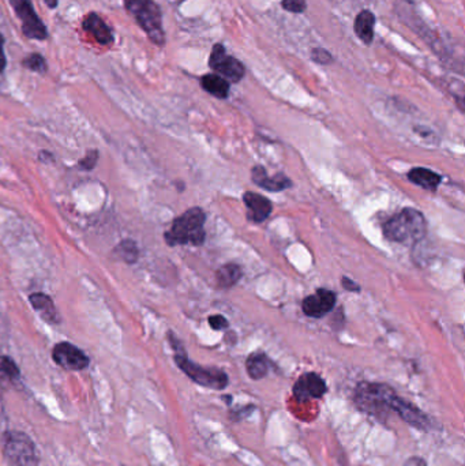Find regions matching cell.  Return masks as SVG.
<instances>
[{
  "instance_id": "cell-32",
  "label": "cell",
  "mask_w": 465,
  "mask_h": 466,
  "mask_svg": "<svg viewBox=\"0 0 465 466\" xmlns=\"http://www.w3.org/2000/svg\"><path fill=\"white\" fill-rule=\"evenodd\" d=\"M51 10L56 8L59 6V0H43Z\"/></svg>"
},
{
  "instance_id": "cell-24",
  "label": "cell",
  "mask_w": 465,
  "mask_h": 466,
  "mask_svg": "<svg viewBox=\"0 0 465 466\" xmlns=\"http://www.w3.org/2000/svg\"><path fill=\"white\" fill-rule=\"evenodd\" d=\"M20 376L17 364L7 356H0V378L15 379Z\"/></svg>"
},
{
  "instance_id": "cell-28",
  "label": "cell",
  "mask_w": 465,
  "mask_h": 466,
  "mask_svg": "<svg viewBox=\"0 0 465 466\" xmlns=\"http://www.w3.org/2000/svg\"><path fill=\"white\" fill-rule=\"evenodd\" d=\"M209 325L214 330H224L228 327V322L223 315H211L209 318Z\"/></svg>"
},
{
  "instance_id": "cell-20",
  "label": "cell",
  "mask_w": 465,
  "mask_h": 466,
  "mask_svg": "<svg viewBox=\"0 0 465 466\" xmlns=\"http://www.w3.org/2000/svg\"><path fill=\"white\" fill-rule=\"evenodd\" d=\"M246 370L251 379L259 380L269 373V360L263 353L256 352L246 360Z\"/></svg>"
},
{
  "instance_id": "cell-21",
  "label": "cell",
  "mask_w": 465,
  "mask_h": 466,
  "mask_svg": "<svg viewBox=\"0 0 465 466\" xmlns=\"http://www.w3.org/2000/svg\"><path fill=\"white\" fill-rule=\"evenodd\" d=\"M242 274L243 273H242L240 266H237L235 263H228V265H224L223 267H220L217 270L216 280H217L218 286L231 288L237 281L242 279Z\"/></svg>"
},
{
  "instance_id": "cell-15",
  "label": "cell",
  "mask_w": 465,
  "mask_h": 466,
  "mask_svg": "<svg viewBox=\"0 0 465 466\" xmlns=\"http://www.w3.org/2000/svg\"><path fill=\"white\" fill-rule=\"evenodd\" d=\"M251 176H253V182L256 183V186L265 188L268 191H282V189L292 186L291 180L287 176H284L282 173L275 175V176H268L266 171L262 166H256L251 172Z\"/></svg>"
},
{
  "instance_id": "cell-31",
  "label": "cell",
  "mask_w": 465,
  "mask_h": 466,
  "mask_svg": "<svg viewBox=\"0 0 465 466\" xmlns=\"http://www.w3.org/2000/svg\"><path fill=\"white\" fill-rule=\"evenodd\" d=\"M404 466H427V464H426V461H424L423 458H420V457H411V458H408V460L405 461Z\"/></svg>"
},
{
  "instance_id": "cell-11",
  "label": "cell",
  "mask_w": 465,
  "mask_h": 466,
  "mask_svg": "<svg viewBox=\"0 0 465 466\" xmlns=\"http://www.w3.org/2000/svg\"><path fill=\"white\" fill-rule=\"evenodd\" d=\"M327 392L325 380L315 373L302 375L294 385V397L299 402H307L311 399H320Z\"/></svg>"
},
{
  "instance_id": "cell-12",
  "label": "cell",
  "mask_w": 465,
  "mask_h": 466,
  "mask_svg": "<svg viewBox=\"0 0 465 466\" xmlns=\"http://www.w3.org/2000/svg\"><path fill=\"white\" fill-rule=\"evenodd\" d=\"M336 305V295L327 289H318L303 300V312L311 318H322Z\"/></svg>"
},
{
  "instance_id": "cell-23",
  "label": "cell",
  "mask_w": 465,
  "mask_h": 466,
  "mask_svg": "<svg viewBox=\"0 0 465 466\" xmlns=\"http://www.w3.org/2000/svg\"><path fill=\"white\" fill-rule=\"evenodd\" d=\"M22 66L27 70L33 71V72H39V74H46L48 70L47 60L43 55L40 53H30L25 58L22 60Z\"/></svg>"
},
{
  "instance_id": "cell-4",
  "label": "cell",
  "mask_w": 465,
  "mask_h": 466,
  "mask_svg": "<svg viewBox=\"0 0 465 466\" xmlns=\"http://www.w3.org/2000/svg\"><path fill=\"white\" fill-rule=\"evenodd\" d=\"M205 213L199 208L187 210L178 217L171 229L165 233V240L169 246L192 244L201 246L205 241Z\"/></svg>"
},
{
  "instance_id": "cell-13",
  "label": "cell",
  "mask_w": 465,
  "mask_h": 466,
  "mask_svg": "<svg viewBox=\"0 0 465 466\" xmlns=\"http://www.w3.org/2000/svg\"><path fill=\"white\" fill-rule=\"evenodd\" d=\"M82 27L86 33L93 36L94 40L100 46H111L115 40L112 29L96 13H89L88 15H85L82 21Z\"/></svg>"
},
{
  "instance_id": "cell-18",
  "label": "cell",
  "mask_w": 465,
  "mask_h": 466,
  "mask_svg": "<svg viewBox=\"0 0 465 466\" xmlns=\"http://www.w3.org/2000/svg\"><path fill=\"white\" fill-rule=\"evenodd\" d=\"M408 179L419 187L434 191L441 185L442 178L431 169L427 168H414L408 173Z\"/></svg>"
},
{
  "instance_id": "cell-8",
  "label": "cell",
  "mask_w": 465,
  "mask_h": 466,
  "mask_svg": "<svg viewBox=\"0 0 465 466\" xmlns=\"http://www.w3.org/2000/svg\"><path fill=\"white\" fill-rule=\"evenodd\" d=\"M209 67L227 79L228 82H240L246 74V69L240 60L227 53L223 44H216L209 58Z\"/></svg>"
},
{
  "instance_id": "cell-5",
  "label": "cell",
  "mask_w": 465,
  "mask_h": 466,
  "mask_svg": "<svg viewBox=\"0 0 465 466\" xmlns=\"http://www.w3.org/2000/svg\"><path fill=\"white\" fill-rule=\"evenodd\" d=\"M171 338V344L175 350V361L178 364V367L186 373L187 376L195 382L199 386L208 387L211 390H224L228 386V375L218 370V368H213V367H202L194 361H191L187 357L186 352L183 350V347L179 344V341L169 334Z\"/></svg>"
},
{
  "instance_id": "cell-9",
  "label": "cell",
  "mask_w": 465,
  "mask_h": 466,
  "mask_svg": "<svg viewBox=\"0 0 465 466\" xmlns=\"http://www.w3.org/2000/svg\"><path fill=\"white\" fill-rule=\"evenodd\" d=\"M391 411L395 412L407 424L412 425L414 428L420 430V431H430L433 427L431 420L423 411H420L418 406L414 405L412 402H410L397 394L392 398Z\"/></svg>"
},
{
  "instance_id": "cell-7",
  "label": "cell",
  "mask_w": 465,
  "mask_h": 466,
  "mask_svg": "<svg viewBox=\"0 0 465 466\" xmlns=\"http://www.w3.org/2000/svg\"><path fill=\"white\" fill-rule=\"evenodd\" d=\"M10 4L22 24L25 37L29 40L46 41L48 39L47 26L37 15L32 0H10Z\"/></svg>"
},
{
  "instance_id": "cell-2",
  "label": "cell",
  "mask_w": 465,
  "mask_h": 466,
  "mask_svg": "<svg viewBox=\"0 0 465 466\" xmlns=\"http://www.w3.org/2000/svg\"><path fill=\"white\" fill-rule=\"evenodd\" d=\"M427 222L424 215L415 209L401 210L392 215L384 225V233L391 240L400 244H414L424 237Z\"/></svg>"
},
{
  "instance_id": "cell-14",
  "label": "cell",
  "mask_w": 465,
  "mask_h": 466,
  "mask_svg": "<svg viewBox=\"0 0 465 466\" xmlns=\"http://www.w3.org/2000/svg\"><path fill=\"white\" fill-rule=\"evenodd\" d=\"M243 201L246 208L250 210L249 218L254 222H262L272 214V202L265 198L263 195H259L256 192H246L243 195Z\"/></svg>"
},
{
  "instance_id": "cell-30",
  "label": "cell",
  "mask_w": 465,
  "mask_h": 466,
  "mask_svg": "<svg viewBox=\"0 0 465 466\" xmlns=\"http://www.w3.org/2000/svg\"><path fill=\"white\" fill-rule=\"evenodd\" d=\"M341 284H343V286H344L347 291H351V292H359V291H360L359 285H358L356 282L349 280L348 277H343Z\"/></svg>"
},
{
  "instance_id": "cell-25",
  "label": "cell",
  "mask_w": 465,
  "mask_h": 466,
  "mask_svg": "<svg viewBox=\"0 0 465 466\" xmlns=\"http://www.w3.org/2000/svg\"><path fill=\"white\" fill-rule=\"evenodd\" d=\"M281 6L288 13L302 14L307 8V1L306 0H282Z\"/></svg>"
},
{
  "instance_id": "cell-17",
  "label": "cell",
  "mask_w": 465,
  "mask_h": 466,
  "mask_svg": "<svg viewBox=\"0 0 465 466\" xmlns=\"http://www.w3.org/2000/svg\"><path fill=\"white\" fill-rule=\"evenodd\" d=\"M30 304L40 314V317L48 324H59L60 315L51 298L44 293H33L30 296Z\"/></svg>"
},
{
  "instance_id": "cell-22",
  "label": "cell",
  "mask_w": 465,
  "mask_h": 466,
  "mask_svg": "<svg viewBox=\"0 0 465 466\" xmlns=\"http://www.w3.org/2000/svg\"><path fill=\"white\" fill-rule=\"evenodd\" d=\"M115 254L126 263H136L138 260V247L133 240H123L115 248Z\"/></svg>"
},
{
  "instance_id": "cell-26",
  "label": "cell",
  "mask_w": 465,
  "mask_h": 466,
  "mask_svg": "<svg viewBox=\"0 0 465 466\" xmlns=\"http://www.w3.org/2000/svg\"><path fill=\"white\" fill-rule=\"evenodd\" d=\"M311 59L318 65H330L333 62L332 53L324 48H314L311 51Z\"/></svg>"
},
{
  "instance_id": "cell-19",
  "label": "cell",
  "mask_w": 465,
  "mask_h": 466,
  "mask_svg": "<svg viewBox=\"0 0 465 466\" xmlns=\"http://www.w3.org/2000/svg\"><path fill=\"white\" fill-rule=\"evenodd\" d=\"M201 86L205 92L221 100L227 98L230 94V82L216 72L204 75L201 78Z\"/></svg>"
},
{
  "instance_id": "cell-27",
  "label": "cell",
  "mask_w": 465,
  "mask_h": 466,
  "mask_svg": "<svg viewBox=\"0 0 465 466\" xmlns=\"http://www.w3.org/2000/svg\"><path fill=\"white\" fill-rule=\"evenodd\" d=\"M97 161H98V152H97V150H91V152L85 156V159H82V160L79 161V166H81L82 169L91 171V169H93L94 166H96Z\"/></svg>"
},
{
  "instance_id": "cell-29",
  "label": "cell",
  "mask_w": 465,
  "mask_h": 466,
  "mask_svg": "<svg viewBox=\"0 0 465 466\" xmlns=\"http://www.w3.org/2000/svg\"><path fill=\"white\" fill-rule=\"evenodd\" d=\"M7 66V58L4 52V36L0 33V74H3Z\"/></svg>"
},
{
  "instance_id": "cell-6",
  "label": "cell",
  "mask_w": 465,
  "mask_h": 466,
  "mask_svg": "<svg viewBox=\"0 0 465 466\" xmlns=\"http://www.w3.org/2000/svg\"><path fill=\"white\" fill-rule=\"evenodd\" d=\"M1 453L7 466H39L36 446L24 432H6L1 441Z\"/></svg>"
},
{
  "instance_id": "cell-3",
  "label": "cell",
  "mask_w": 465,
  "mask_h": 466,
  "mask_svg": "<svg viewBox=\"0 0 465 466\" xmlns=\"http://www.w3.org/2000/svg\"><path fill=\"white\" fill-rule=\"evenodd\" d=\"M124 8L157 47L165 46L163 13L155 0H123Z\"/></svg>"
},
{
  "instance_id": "cell-16",
  "label": "cell",
  "mask_w": 465,
  "mask_h": 466,
  "mask_svg": "<svg viewBox=\"0 0 465 466\" xmlns=\"http://www.w3.org/2000/svg\"><path fill=\"white\" fill-rule=\"evenodd\" d=\"M374 27H375V15L370 10H362L355 18L353 32L365 46H372L374 40Z\"/></svg>"
},
{
  "instance_id": "cell-1",
  "label": "cell",
  "mask_w": 465,
  "mask_h": 466,
  "mask_svg": "<svg viewBox=\"0 0 465 466\" xmlns=\"http://www.w3.org/2000/svg\"><path fill=\"white\" fill-rule=\"evenodd\" d=\"M395 394V390L389 385L362 382L355 389L353 402L360 412L385 422Z\"/></svg>"
},
{
  "instance_id": "cell-10",
  "label": "cell",
  "mask_w": 465,
  "mask_h": 466,
  "mask_svg": "<svg viewBox=\"0 0 465 466\" xmlns=\"http://www.w3.org/2000/svg\"><path fill=\"white\" fill-rule=\"evenodd\" d=\"M53 361L65 370L82 371L89 366V357L70 342H60L52 350Z\"/></svg>"
}]
</instances>
